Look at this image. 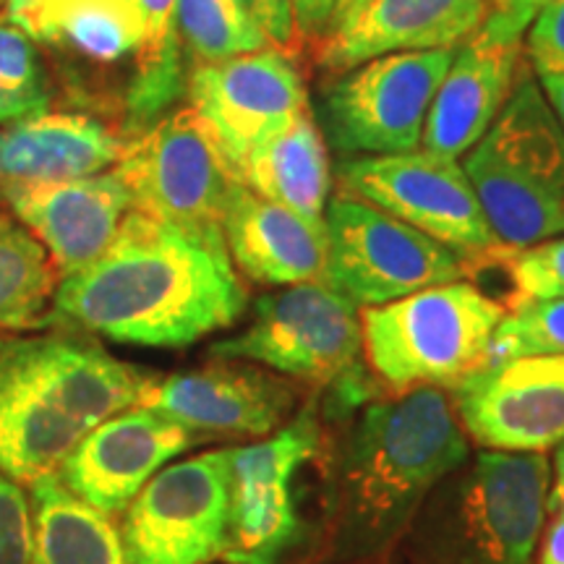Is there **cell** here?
<instances>
[{"label": "cell", "instance_id": "20", "mask_svg": "<svg viewBox=\"0 0 564 564\" xmlns=\"http://www.w3.org/2000/svg\"><path fill=\"white\" fill-rule=\"evenodd\" d=\"M523 63V42H499L476 32L457 45L423 126V150L460 160L505 108Z\"/></svg>", "mask_w": 564, "mask_h": 564}, {"label": "cell", "instance_id": "10", "mask_svg": "<svg viewBox=\"0 0 564 564\" xmlns=\"http://www.w3.org/2000/svg\"><path fill=\"white\" fill-rule=\"evenodd\" d=\"M455 51L390 53L345 70L322 91L324 141L343 158L419 150L434 95Z\"/></svg>", "mask_w": 564, "mask_h": 564}, {"label": "cell", "instance_id": "34", "mask_svg": "<svg viewBox=\"0 0 564 564\" xmlns=\"http://www.w3.org/2000/svg\"><path fill=\"white\" fill-rule=\"evenodd\" d=\"M232 3L257 26L259 34L267 40V45L295 53L299 30H295L291 0H232Z\"/></svg>", "mask_w": 564, "mask_h": 564}, {"label": "cell", "instance_id": "1", "mask_svg": "<svg viewBox=\"0 0 564 564\" xmlns=\"http://www.w3.org/2000/svg\"><path fill=\"white\" fill-rule=\"evenodd\" d=\"M246 312L228 253L131 209L95 262L61 278L47 327L121 345L186 348Z\"/></svg>", "mask_w": 564, "mask_h": 564}, {"label": "cell", "instance_id": "2", "mask_svg": "<svg viewBox=\"0 0 564 564\" xmlns=\"http://www.w3.org/2000/svg\"><path fill=\"white\" fill-rule=\"evenodd\" d=\"M352 413L329 489V554L379 564L436 484L468 460L470 444L449 392L436 387L371 398Z\"/></svg>", "mask_w": 564, "mask_h": 564}, {"label": "cell", "instance_id": "32", "mask_svg": "<svg viewBox=\"0 0 564 564\" xmlns=\"http://www.w3.org/2000/svg\"><path fill=\"white\" fill-rule=\"evenodd\" d=\"M0 564H34L30 494L3 470H0Z\"/></svg>", "mask_w": 564, "mask_h": 564}, {"label": "cell", "instance_id": "39", "mask_svg": "<svg viewBox=\"0 0 564 564\" xmlns=\"http://www.w3.org/2000/svg\"><path fill=\"white\" fill-rule=\"evenodd\" d=\"M564 505V440L554 447V486L549 489L546 510Z\"/></svg>", "mask_w": 564, "mask_h": 564}, {"label": "cell", "instance_id": "43", "mask_svg": "<svg viewBox=\"0 0 564 564\" xmlns=\"http://www.w3.org/2000/svg\"><path fill=\"white\" fill-rule=\"evenodd\" d=\"M3 3H6V0H3Z\"/></svg>", "mask_w": 564, "mask_h": 564}, {"label": "cell", "instance_id": "27", "mask_svg": "<svg viewBox=\"0 0 564 564\" xmlns=\"http://www.w3.org/2000/svg\"><path fill=\"white\" fill-rule=\"evenodd\" d=\"M175 3L178 0H137L147 32L137 55V74L126 97L133 126L154 123V118L162 116V110L181 95L186 84Z\"/></svg>", "mask_w": 564, "mask_h": 564}, {"label": "cell", "instance_id": "11", "mask_svg": "<svg viewBox=\"0 0 564 564\" xmlns=\"http://www.w3.org/2000/svg\"><path fill=\"white\" fill-rule=\"evenodd\" d=\"M343 192L373 204L400 223L434 238L476 267L507 257L499 246L468 175L457 160L426 150L382 158H343Z\"/></svg>", "mask_w": 564, "mask_h": 564}, {"label": "cell", "instance_id": "22", "mask_svg": "<svg viewBox=\"0 0 564 564\" xmlns=\"http://www.w3.org/2000/svg\"><path fill=\"white\" fill-rule=\"evenodd\" d=\"M126 141L79 112L0 126V188L87 178L118 165Z\"/></svg>", "mask_w": 564, "mask_h": 564}, {"label": "cell", "instance_id": "25", "mask_svg": "<svg viewBox=\"0 0 564 564\" xmlns=\"http://www.w3.org/2000/svg\"><path fill=\"white\" fill-rule=\"evenodd\" d=\"M34 564H126L121 531L108 514L45 474L30 484Z\"/></svg>", "mask_w": 564, "mask_h": 564}, {"label": "cell", "instance_id": "42", "mask_svg": "<svg viewBox=\"0 0 564 564\" xmlns=\"http://www.w3.org/2000/svg\"><path fill=\"white\" fill-rule=\"evenodd\" d=\"M0 9H3V0H0Z\"/></svg>", "mask_w": 564, "mask_h": 564}, {"label": "cell", "instance_id": "21", "mask_svg": "<svg viewBox=\"0 0 564 564\" xmlns=\"http://www.w3.org/2000/svg\"><path fill=\"white\" fill-rule=\"evenodd\" d=\"M230 262L251 282L288 288L322 282L327 262V230L288 207L267 202L238 183L223 217Z\"/></svg>", "mask_w": 564, "mask_h": 564}, {"label": "cell", "instance_id": "6", "mask_svg": "<svg viewBox=\"0 0 564 564\" xmlns=\"http://www.w3.org/2000/svg\"><path fill=\"white\" fill-rule=\"evenodd\" d=\"M505 316V303L465 280L364 308L366 364L390 394L453 390L489 366L491 337Z\"/></svg>", "mask_w": 564, "mask_h": 564}, {"label": "cell", "instance_id": "24", "mask_svg": "<svg viewBox=\"0 0 564 564\" xmlns=\"http://www.w3.org/2000/svg\"><path fill=\"white\" fill-rule=\"evenodd\" d=\"M3 17L34 42L100 66L139 55L147 32L137 0H6Z\"/></svg>", "mask_w": 564, "mask_h": 564}, {"label": "cell", "instance_id": "12", "mask_svg": "<svg viewBox=\"0 0 564 564\" xmlns=\"http://www.w3.org/2000/svg\"><path fill=\"white\" fill-rule=\"evenodd\" d=\"M314 403L262 442L230 447V533L225 564H288L301 541L295 478L322 453Z\"/></svg>", "mask_w": 564, "mask_h": 564}, {"label": "cell", "instance_id": "16", "mask_svg": "<svg viewBox=\"0 0 564 564\" xmlns=\"http://www.w3.org/2000/svg\"><path fill=\"white\" fill-rule=\"evenodd\" d=\"M299 394V384L264 366L215 358L202 369L154 379L141 405L181 423L196 440H257L293 419Z\"/></svg>", "mask_w": 564, "mask_h": 564}, {"label": "cell", "instance_id": "18", "mask_svg": "<svg viewBox=\"0 0 564 564\" xmlns=\"http://www.w3.org/2000/svg\"><path fill=\"white\" fill-rule=\"evenodd\" d=\"M0 202L45 246L61 278L95 262L133 209L116 167L87 178L0 188Z\"/></svg>", "mask_w": 564, "mask_h": 564}, {"label": "cell", "instance_id": "29", "mask_svg": "<svg viewBox=\"0 0 564 564\" xmlns=\"http://www.w3.org/2000/svg\"><path fill=\"white\" fill-rule=\"evenodd\" d=\"M51 112V89L34 40L0 17V123L13 126Z\"/></svg>", "mask_w": 564, "mask_h": 564}, {"label": "cell", "instance_id": "40", "mask_svg": "<svg viewBox=\"0 0 564 564\" xmlns=\"http://www.w3.org/2000/svg\"><path fill=\"white\" fill-rule=\"evenodd\" d=\"M369 3V0H337L335 3V13H333V24H329V30H335V26L345 24V21L356 17L358 11L364 9V6ZM327 30V32H329Z\"/></svg>", "mask_w": 564, "mask_h": 564}, {"label": "cell", "instance_id": "36", "mask_svg": "<svg viewBox=\"0 0 564 564\" xmlns=\"http://www.w3.org/2000/svg\"><path fill=\"white\" fill-rule=\"evenodd\" d=\"M299 37L322 40L333 24L337 0H291Z\"/></svg>", "mask_w": 564, "mask_h": 564}, {"label": "cell", "instance_id": "17", "mask_svg": "<svg viewBox=\"0 0 564 564\" xmlns=\"http://www.w3.org/2000/svg\"><path fill=\"white\" fill-rule=\"evenodd\" d=\"M199 440L147 405H133L91 429L55 470L76 497L102 514L123 512L173 457Z\"/></svg>", "mask_w": 564, "mask_h": 564}, {"label": "cell", "instance_id": "8", "mask_svg": "<svg viewBox=\"0 0 564 564\" xmlns=\"http://www.w3.org/2000/svg\"><path fill=\"white\" fill-rule=\"evenodd\" d=\"M358 306L324 282H301L253 303L251 324L212 343V358L264 366L316 387L343 384L366 371Z\"/></svg>", "mask_w": 564, "mask_h": 564}, {"label": "cell", "instance_id": "7", "mask_svg": "<svg viewBox=\"0 0 564 564\" xmlns=\"http://www.w3.org/2000/svg\"><path fill=\"white\" fill-rule=\"evenodd\" d=\"M116 171L133 209L228 253L223 217L238 178L192 108L175 110L126 141Z\"/></svg>", "mask_w": 564, "mask_h": 564}, {"label": "cell", "instance_id": "28", "mask_svg": "<svg viewBox=\"0 0 564 564\" xmlns=\"http://www.w3.org/2000/svg\"><path fill=\"white\" fill-rule=\"evenodd\" d=\"M175 21L183 47L196 58V66L270 47L232 0H178Z\"/></svg>", "mask_w": 564, "mask_h": 564}, {"label": "cell", "instance_id": "30", "mask_svg": "<svg viewBox=\"0 0 564 564\" xmlns=\"http://www.w3.org/2000/svg\"><path fill=\"white\" fill-rule=\"evenodd\" d=\"M523 356H564V299L510 308L491 337L489 364Z\"/></svg>", "mask_w": 564, "mask_h": 564}, {"label": "cell", "instance_id": "26", "mask_svg": "<svg viewBox=\"0 0 564 564\" xmlns=\"http://www.w3.org/2000/svg\"><path fill=\"white\" fill-rule=\"evenodd\" d=\"M58 288L51 253L11 212L0 209V333L47 327Z\"/></svg>", "mask_w": 564, "mask_h": 564}, {"label": "cell", "instance_id": "5", "mask_svg": "<svg viewBox=\"0 0 564 564\" xmlns=\"http://www.w3.org/2000/svg\"><path fill=\"white\" fill-rule=\"evenodd\" d=\"M463 171L507 253L564 232V131L531 63L489 131L463 154Z\"/></svg>", "mask_w": 564, "mask_h": 564}, {"label": "cell", "instance_id": "4", "mask_svg": "<svg viewBox=\"0 0 564 564\" xmlns=\"http://www.w3.org/2000/svg\"><path fill=\"white\" fill-rule=\"evenodd\" d=\"M544 453L481 449L436 484L400 539L403 564H531L549 510Z\"/></svg>", "mask_w": 564, "mask_h": 564}, {"label": "cell", "instance_id": "15", "mask_svg": "<svg viewBox=\"0 0 564 564\" xmlns=\"http://www.w3.org/2000/svg\"><path fill=\"white\" fill-rule=\"evenodd\" d=\"M449 400L478 447L546 453L564 440V356L489 364L453 387Z\"/></svg>", "mask_w": 564, "mask_h": 564}, {"label": "cell", "instance_id": "35", "mask_svg": "<svg viewBox=\"0 0 564 564\" xmlns=\"http://www.w3.org/2000/svg\"><path fill=\"white\" fill-rule=\"evenodd\" d=\"M546 3L549 0H502L489 11L478 32L499 42H523L528 26Z\"/></svg>", "mask_w": 564, "mask_h": 564}, {"label": "cell", "instance_id": "31", "mask_svg": "<svg viewBox=\"0 0 564 564\" xmlns=\"http://www.w3.org/2000/svg\"><path fill=\"white\" fill-rule=\"evenodd\" d=\"M499 267H505L512 282L507 312L525 303L564 299V236L507 253Z\"/></svg>", "mask_w": 564, "mask_h": 564}, {"label": "cell", "instance_id": "14", "mask_svg": "<svg viewBox=\"0 0 564 564\" xmlns=\"http://www.w3.org/2000/svg\"><path fill=\"white\" fill-rule=\"evenodd\" d=\"M188 100L232 173L267 133L312 108L295 53L262 47L199 63L186 79Z\"/></svg>", "mask_w": 564, "mask_h": 564}, {"label": "cell", "instance_id": "38", "mask_svg": "<svg viewBox=\"0 0 564 564\" xmlns=\"http://www.w3.org/2000/svg\"><path fill=\"white\" fill-rule=\"evenodd\" d=\"M564 131V70H533Z\"/></svg>", "mask_w": 564, "mask_h": 564}, {"label": "cell", "instance_id": "23", "mask_svg": "<svg viewBox=\"0 0 564 564\" xmlns=\"http://www.w3.org/2000/svg\"><path fill=\"white\" fill-rule=\"evenodd\" d=\"M236 178L262 199L312 223H324L333 194V167L314 110H303L267 133L236 167Z\"/></svg>", "mask_w": 564, "mask_h": 564}, {"label": "cell", "instance_id": "13", "mask_svg": "<svg viewBox=\"0 0 564 564\" xmlns=\"http://www.w3.org/2000/svg\"><path fill=\"white\" fill-rule=\"evenodd\" d=\"M126 510V564L223 560L230 533V447L167 465Z\"/></svg>", "mask_w": 564, "mask_h": 564}, {"label": "cell", "instance_id": "19", "mask_svg": "<svg viewBox=\"0 0 564 564\" xmlns=\"http://www.w3.org/2000/svg\"><path fill=\"white\" fill-rule=\"evenodd\" d=\"M489 0H369L322 37L316 63L340 76L390 53L457 47L481 30Z\"/></svg>", "mask_w": 564, "mask_h": 564}, {"label": "cell", "instance_id": "3", "mask_svg": "<svg viewBox=\"0 0 564 564\" xmlns=\"http://www.w3.org/2000/svg\"><path fill=\"white\" fill-rule=\"evenodd\" d=\"M154 379L91 335H0V470L19 484L55 474L91 429L141 405Z\"/></svg>", "mask_w": 564, "mask_h": 564}, {"label": "cell", "instance_id": "37", "mask_svg": "<svg viewBox=\"0 0 564 564\" xmlns=\"http://www.w3.org/2000/svg\"><path fill=\"white\" fill-rule=\"evenodd\" d=\"M552 520H549L541 539V556L539 564H564V505L549 510Z\"/></svg>", "mask_w": 564, "mask_h": 564}, {"label": "cell", "instance_id": "33", "mask_svg": "<svg viewBox=\"0 0 564 564\" xmlns=\"http://www.w3.org/2000/svg\"><path fill=\"white\" fill-rule=\"evenodd\" d=\"M523 47L533 70H564V0H549L539 11Z\"/></svg>", "mask_w": 564, "mask_h": 564}, {"label": "cell", "instance_id": "9", "mask_svg": "<svg viewBox=\"0 0 564 564\" xmlns=\"http://www.w3.org/2000/svg\"><path fill=\"white\" fill-rule=\"evenodd\" d=\"M327 262L322 282L352 306L371 308L463 280L468 262L373 204L340 192L324 212Z\"/></svg>", "mask_w": 564, "mask_h": 564}, {"label": "cell", "instance_id": "41", "mask_svg": "<svg viewBox=\"0 0 564 564\" xmlns=\"http://www.w3.org/2000/svg\"><path fill=\"white\" fill-rule=\"evenodd\" d=\"M499 3H502V0H489V11L494 9V6H499Z\"/></svg>", "mask_w": 564, "mask_h": 564}]
</instances>
